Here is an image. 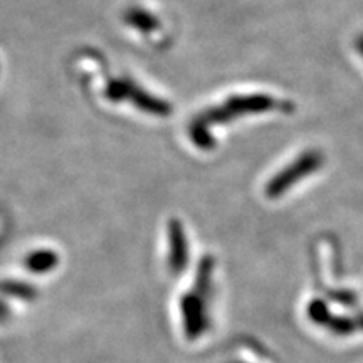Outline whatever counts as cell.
<instances>
[{
    "mask_svg": "<svg viewBox=\"0 0 363 363\" xmlns=\"http://www.w3.org/2000/svg\"><path fill=\"white\" fill-rule=\"evenodd\" d=\"M207 298L206 294L194 289V291L185 293L180 299L182 325H184L185 337L189 340H197L208 328Z\"/></svg>",
    "mask_w": 363,
    "mask_h": 363,
    "instance_id": "cell-3",
    "label": "cell"
},
{
    "mask_svg": "<svg viewBox=\"0 0 363 363\" xmlns=\"http://www.w3.org/2000/svg\"><path fill=\"white\" fill-rule=\"evenodd\" d=\"M267 111H293V104L267 94H238L195 116L189 126V135L199 148L211 150L214 145V138L211 135L212 126L229 123L239 116L259 115Z\"/></svg>",
    "mask_w": 363,
    "mask_h": 363,
    "instance_id": "cell-1",
    "label": "cell"
},
{
    "mask_svg": "<svg viewBox=\"0 0 363 363\" xmlns=\"http://www.w3.org/2000/svg\"><path fill=\"white\" fill-rule=\"evenodd\" d=\"M308 318L315 325H328L331 313L328 310V305L323 301V299H313V301L308 305Z\"/></svg>",
    "mask_w": 363,
    "mask_h": 363,
    "instance_id": "cell-6",
    "label": "cell"
},
{
    "mask_svg": "<svg viewBox=\"0 0 363 363\" xmlns=\"http://www.w3.org/2000/svg\"><path fill=\"white\" fill-rule=\"evenodd\" d=\"M323 160V153L318 152V150H306V152H303L301 155L294 158L289 165L281 169L278 174L267 182L264 187L266 197L278 199L281 195H284L288 190H291L293 185L299 184L306 177L320 170L325 163Z\"/></svg>",
    "mask_w": 363,
    "mask_h": 363,
    "instance_id": "cell-2",
    "label": "cell"
},
{
    "mask_svg": "<svg viewBox=\"0 0 363 363\" xmlns=\"http://www.w3.org/2000/svg\"><path fill=\"white\" fill-rule=\"evenodd\" d=\"M133 24L138 26L140 29L148 30V33L150 30L158 29V21L147 12H140V13H136V16H133Z\"/></svg>",
    "mask_w": 363,
    "mask_h": 363,
    "instance_id": "cell-7",
    "label": "cell"
},
{
    "mask_svg": "<svg viewBox=\"0 0 363 363\" xmlns=\"http://www.w3.org/2000/svg\"><path fill=\"white\" fill-rule=\"evenodd\" d=\"M326 328H328L331 333L338 335V337H348V335H352L353 331L358 330L355 318L348 316H331Z\"/></svg>",
    "mask_w": 363,
    "mask_h": 363,
    "instance_id": "cell-5",
    "label": "cell"
},
{
    "mask_svg": "<svg viewBox=\"0 0 363 363\" xmlns=\"http://www.w3.org/2000/svg\"><path fill=\"white\" fill-rule=\"evenodd\" d=\"M355 323H357L358 330H363V313L355 318Z\"/></svg>",
    "mask_w": 363,
    "mask_h": 363,
    "instance_id": "cell-9",
    "label": "cell"
},
{
    "mask_svg": "<svg viewBox=\"0 0 363 363\" xmlns=\"http://www.w3.org/2000/svg\"><path fill=\"white\" fill-rule=\"evenodd\" d=\"M189 262V244L180 220L169 222V266L170 271L180 274Z\"/></svg>",
    "mask_w": 363,
    "mask_h": 363,
    "instance_id": "cell-4",
    "label": "cell"
},
{
    "mask_svg": "<svg viewBox=\"0 0 363 363\" xmlns=\"http://www.w3.org/2000/svg\"><path fill=\"white\" fill-rule=\"evenodd\" d=\"M355 48H357V51L360 52V56L363 57V34H360L357 38V40H355Z\"/></svg>",
    "mask_w": 363,
    "mask_h": 363,
    "instance_id": "cell-8",
    "label": "cell"
}]
</instances>
